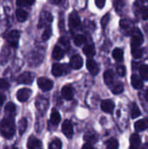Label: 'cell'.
I'll return each instance as SVG.
<instances>
[{"label":"cell","instance_id":"cell-40","mask_svg":"<svg viewBox=\"0 0 148 149\" xmlns=\"http://www.w3.org/2000/svg\"><path fill=\"white\" fill-rule=\"evenodd\" d=\"M117 72L120 77H124L126 75V67L124 65H119L117 67Z\"/></svg>","mask_w":148,"mask_h":149},{"label":"cell","instance_id":"cell-45","mask_svg":"<svg viewBox=\"0 0 148 149\" xmlns=\"http://www.w3.org/2000/svg\"><path fill=\"white\" fill-rule=\"evenodd\" d=\"M5 99H6V98H5V95L3 94V93H0V106H2V105L3 104Z\"/></svg>","mask_w":148,"mask_h":149},{"label":"cell","instance_id":"cell-14","mask_svg":"<svg viewBox=\"0 0 148 149\" xmlns=\"http://www.w3.org/2000/svg\"><path fill=\"white\" fill-rule=\"evenodd\" d=\"M27 148L28 149H43L42 143L39 140H38L34 136H30L27 141Z\"/></svg>","mask_w":148,"mask_h":149},{"label":"cell","instance_id":"cell-37","mask_svg":"<svg viewBox=\"0 0 148 149\" xmlns=\"http://www.w3.org/2000/svg\"><path fill=\"white\" fill-rule=\"evenodd\" d=\"M35 0H17V4L18 6H24V5H31L33 4Z\"/></svg>","mask_w":148,"mask_h":149},{"label":"cell","instance_id":"cell-31","mask_svg":"<svg viewBox=\"0 0 148 149\" xmlns=\"http://www.w3.org/2000/svg\"><path fill=\"white\" fill-rule=\"evenodd\" d=\"M132 54L134 58H140L143 55V52L140 47H132Z\"/></svg>","mask_w":148,"mask_h":149},{"label":"cell","instance_id":"cell-9","mask_svg":"<svg viewBox=\"0 0 148 149\" xmlns=\"http://www.w3.org/2000/svg\"><path fill=\"white\" fill-rule=\"evenodd\" d=\"M66 72L67 71H66V66L65 65H61V64H58V63L53 64L52 68H51V72H52V74L55 77H60L63 74L67 73Z\"/></svg>","mask_w":148,"mask_h":149},{"label":"cell","instance_id":"cell-16","mask_svg":"<svg viewBox=\"0 0 148 149\" xmlns=\"http://www.w3.org/2000/svg\"><path fill=\"white\" fill-rule=\"evenodd\" d=\"M84 139L88 144H94L98 141L99 137L94 131H88L85 134Z\"/></svg>","mask_w":148,"mask_h":149},{"label":"cell","instance_id":"cell-27","mask_svg":"<svg viewBox=\"0 0 148 149\" xmlns=\"http://www.w3.org/2000/svg\"><path fill=\"white\" fill-rule=\"evenodd\" d=\"M140 77L144 80H148V65H142L140 67Z\"/></svg>","mask_w":148,"mask_h":149},{"label":"cell","instance_id":"cell-21","mask_svg":"<svg viewBox=\"0 0 148 149\" xmlns=\"http://www.w3.org/2000/svg\"><path fill=\"white\" fill-rule=\"evenodd\" d=\"M60 120H61V117H60L59 113H58L57 110L53 109V110L51 111V120H50L51 123L52 125L57 126V125L59 124Z\"/></svg>","mask_w":148,"mask_h":149},{"label":"cell","instance_id":"cell-8","mask_svg":"<svg viewBox=\"0 0 148 149\" xmlns=\"http://www.w3.org/2000/svg\"><path fill=\"white\" fill-rule=\"evenodd\" d=\"M62 132L67 138H72L73 134V127L69 120H65L62 124Z\"/></svg>","mask_w":148,"mask_h":149},{"label":"cell","instance_id":"cell-7","mask_svg":"<svg viewBox=\"0 0 148 149\" xmlns=\"http://www.w3.org/2000/svg\"><path fill=\"white\" fill-rule=\"evenodd\" d=\"M31 95V90L29 88H22L17 93V99L20 102H25Z\"/></svg>","mask_w":148,"mask_h":149},{"label":"cell","instance_id":"cell-6","mask_svg":"<svg viewBox=\"0 0 148 149\" xmlns=\"http://www.w3.org/2000/svg\"><path fill=\"white\" fill-rule=\"evenodd\" d=\"M80 25V18L77 12L73 11L69 16V26L71 30H76Z\"/></svg>","mask_w":148,"mask_h":149},{"label":"cell","instance_id":"cell-48","mask_svg":"<svg viewBox=\"0 0 148 149\" xmlns=\"http://www.w3.org/2000/svg\"><path fill=\"white\" fill-rule=\"evenodd\" d=\"M130 149H145V148H140V147H138V148H130Z\"/></svg>","mask_w":148,"mask_h":149},{"label":"cell","instance_id":"cell-11","mask_svg":"<svg viewBox=\"0 0 148 149\" xmlns=\"http://www.w3.org/2000/svg\"><path fill=\"white\" fill-rule=\"evenodd\" d=\"M86 68L90 72V73L92 75H93V76H96L99 73V71L98 64L92 58L87 59V61H86Z\"/></svg>","mask_w":148,"mask_h":149},{"label":"cell","instance_id":"cell-35","mask_svg":"<svg viewBox=\"0 0 148 149\" xmlns=\"http://www.w3.org/2000/svg\"><path fill=\"white\" fill-rule=\"evenodd\" d=\"M16 111V106L12 102H8L5 106V112L7 113H13Z\"/></svg>","mask_w":148,"mask_h":149},{"label":"cell","instance_id":"cell-34","mask_svg":"<svg viewBox=\"0 0 148 149\" xmlns=\"http://www.w3.org/2000/svg\"><path fill=\"white\" fill-rule=\"evenodd\" d=\"M51 32H52L51 28V26H49V25H48V26L46 27V29L44 30V31L43 35H42V39H43L44 41L48 40V39L51 38Z\"/></svg>","mask_w":148,"mask_h":149},{"label":"cell","instance_id":"cell-29","mask_svg":"<svg viewBox=\"0 0 148 149\" xmlns=\"http://www.w3.org/2000/svg\"><path fill=\"white\" fill-rule=\"evenodd\" d=\"M106 148L107 149H118L119 148V142L116 139H110L106 141Z\"/></svg>","mask_w":148,"mask_h":149},{"label":"cell","instance_id":"cell-17","mask_svg":"<svg viewBox=\"0 0 148 149\" xmlns=\"http://www.w3.org/2000/svg\"><path fill=\"white\" fill-rule=\"evenodd\" d=\"M131 83H132V86H133L134 89H141L144 86L143 84V80L140 77H139L138 75L136 74H133L131 78Z\"/></svg>","mask_w":148,"mask_h":149},{"label":"cell","instance_id":"cell-36","mask_svg":"<svg viewBox=\"0 0 148 149\" xmlns=\"http://www.w3.org/2000/svg\"><path fill=\"white\" fill-rule=\"evenodd\" d=\"M113 5L115 10L120 12L122 10L123 7H124V2L122 0H113Z\"/></svg>","mask_w":148,"mask_h":149},{"label":"cell","instance_id":"cell-2","mask_svg":"<svg viewBox=\"0 0 148 149\" xmlns=\"http://www.w3.org/2000/svg\"><path fill=\"white\" fill-rule=\"evenodd\" d=\"M144 41V38L140 31L135 28L132 32V38H131V45L132 47H140Z\"/></svg>","mask_w":148,"mask_h":149},{"label":"cell","instance_id":"cell-50","mask_svg":"<svg viewBox=\"0 0 148 149\" xmlns=\"http://www.w3.org/2000/svg\"><path fill=\"white\" fill-rule=\"evenodd\" d=\"M11 149H17V148H15V147H14V148H11Z\"/></svg>","mask_w":148,"mask_h":149},{"label":"cell","instance_id":"cell-24","mask_svg":"<svg viewBox=\"0 0 148 149\" xmlns=\"http://www.w3.org/2000/svg\"><path fill=\"white\" fill-rule=\"evenodd\" d=\"M113 58L118 61V62H121L123 60V58H124V52H123V50L120 49V48H115L113 52Z\"/></svg>","mask_w":148,"mask_h":149},{"label":"cell","instance_id":"cell-28","mask_svg":"<svg viewBox=\"0 0 148 149\" xmlns=\"http://www.w3.org/2000/svg\"><path fill=\"white\" fill-rule=\"evenodd\" d=\"M27 128V120L25 118H23L19 120V123H18V130H19V134H23L25 130Z\"/></svg>","mask_w":148,"mask_h":149},{"label":"cell","instance_id":"cell-23","mask_svg":"<svg viewBox=\"0 0 148 149\" xmlns=\"http://www.w3.org/2000/svg\"><path fill=\"white\" fill-rule=\"evenodd\" d=\"M83 52L87 56V57H92L95 55L96 51H95V47L92 44L87 45L83 48Z\"/></svg>","mask_w":148,"mask_h":149},{"label":"cell","instance_id":"cell-10","mask_svg":"<svg viewBox=\"0 0 148 149\" xmlns=\"http://www.w3.org/2000/svg\"><path fill=\"white\" fill-rule=\"evenodd\" d=\"M83 65H84V60L81 56L74 55L72 57V58L70 60V65L72 66V68H73L75 70H79L83 66Z\"/></svg>","mask_w":148,"mask_h":149},{"label":"cell","instance_id":"cell-22","mask_svg":"<svg viewBox=\"0 0 148 149\" xmlns=\"http://www.w3.org/2000/svg\"><path fill=\"white\" fill-rule=\"evenodd\" d=\"M140 143H141V140L140 135H138L137 134H133L131 135L130 137V145L131 148H138L140 147Z\"/></svg>","mask_w":148,"mask_h":149},{"label":"cell","instance_id":"cell-47","mask_svg":"<svg viewBox=\"0 0 148 149\" xmlns=\"http://www.w3.org/2000/svg\"><path fill=\"white\" fill-rule=\"evenodd\" d=\"M146 99H147V100L148 101V90L146 91Z\"/></svg>","mask_w":148,"mask_h":149},{"label":"cell","instance_id":"cell-43","mask_svg":"<svg viewBox=\"0 0 148 149\" xmlns=\"http://www.w3.org/2000/svg\"><path fill=\"white\" fill-rule=\"evenodd\" d=\"M95 3H96V5L99 8V9H102L106 3V0H95Z\"/></svg>","mask_w":148,"mask_h":149},{"label":"cell","instance_id":"cell-39","mask_svg":"<svg viewBox=\"0 0 148 149\" xmlns=\"http://www.w3.org/2000/svg\"><path fill=\"white\" fill-rule=\"evenodd\" d=\"M109 21H110V14L109 13H106L102 17V19H101V25H102V27L103 28H106V26L108 24Z\"/></svg>","mask_w":148,"mask_h":149},{"label":"cell","instance_id":"cell-18","mask_svg":"<svg viewBox=\"0 0 148 149\" xmlns=\"http://www.w3.org/2000/svg\"><path fill=\"white\" fill-rule=\"evenodd\" d=\"M134 127H135V130L137 132H142V131L147 130L148 128V120H147V119H142V120H138L135 123Z\"/></svg>","mask_w":148,"mask_h":149},{"label":"cell","instance_id":"cell-25","mask_svg":"<svg viewBox=\"0 0 148 149\" xmlns=\"http://www.w3.org/2000/svg\"><path fill=\"white\" fill-rule=\"evenodd\" d=\"M16 17H17V19L19 22H24L27 19V17H28V13L25 10L19 9L16 12Z\"/></svg>","mask_w":148,"mask_h":149},{"label":"cell","instance_id":"cell-5","mask_svg":"<svg viewBox=\"0 0 148 149\" xmlns=\"http://www.w3.org/2000/svg\"><path fill=\"white\" fill-rule=\"evenodd\" d=\"M6 40L10 45L17 47L18 44V40H19V31L14 30L9 32L8 35L6 36Z\"/></svg>","mask_w":148,"mask_h":149},{"label":"cell","instance_id":"cell-4","mask_svg":"<svg viewBox=\"0 0 148 149\" xmlns=\"http://www.w3.org/2000/svg\"><path fill=\"white\" fill-rule=\"evenodd\" d=\"M38 86L44 92H47L51 90V88L53 87V82L47 78L41 77L38 79Z\"/></svg>","mask_w":148,"mask_h":149},{"label":"cell","instance_id":"cell-44","mask_svg":"<svg viewBox=\"0 0 148 149\" xmlns=\"http://www.w3.org/2000/svg\"><path fill=\"white\" fill-rule=\"evenodd\" d=\"M50 2L53 4H62L65 0H50Z\"/></svg>","mask_w":148,"mask_h":149},{"label":"cell","instance_id":"cell-1","mask_svg":"<svg viewBox=\"0 0 148 149\" xmlns=\"http://www.w3.org/2000/svg\"><path fill=\"white\" fill-rule=\"evenodd\" d=\"M15 122L12 118H5L0 121V134L6 139H11L15 134Z\"/></svg>","mask_w":148,"mask_h":149},{"label":"cell","instance_id":"cell-12","mask_svg":"<svg viewBox=\"0 0 148 149\" xmlns=\"http://www.w3.org/2000/svg\"><path fill=\"white\" fill-rule=\"evenodd\" d=\"M115 107V104L112 100H105L101 102V109L107 113H113Z\"/></svg>","mask_w":148,"mask_h":149},{"label":"cell","instance_id":"cell-32","mask_svg":"<svg viewBox=\"0 0 148 149\" xmlns=\"http://www.w3.org/2000/svg\"><path fill=\"white\" fill-rule=\"evenodd\" d=\"M112 91H113V93L114 94H120V93H121L124 91V85L122 83H120V82L117 83L116 85L113 86Z\"/></svg>","mask_w":148,"mask_h":149},{"label":"cell","instance_id":"cell-41","mask_svg":"<svg viewBox=\"0 0 148 149\" xmlns=\"http://www.w3.org/2000/svg\"><path fill=\"white\" fill-rule=\"evenodd\" d=\"M140 14H141V17H142L144 20H147L148 19V8L147 7H143V8H141Z\"/></svg>","mask_w":148,"mask_h":149},{"label":"cell","instance_id":"cell-38","mask_svg":"<svg viewBox=\"0 0 148 149\" xmlns=\"http://www.w3.org/2000/svg\"><path fill=\"white\" fill-rule=\"evenodd\" d=\"M10 87L9 82L4 79H0V90H8Z\"/></svg>","mask_w":148,"mask_h":149},{"label":"cell","instance_id":"cell-42","mask_svg":"<svg viewBox=\"0 0 148 149\" xmlns=\"http://www.w3.org/2000/svg\"><path fill=\"white\" fill-rule=\"evenodd\" d=\"M59 43L62 44L64 45V47H65L67 49L69 48V40H68L67 38H61L59 39Z\"/></svg>","mask_w":148,"mask_h":149},{"label":"cell","instance_id":"cell-30","mask_svg":"<svg viewBox=\"0 0 148 149\" xmlns=\"http://www.w3.org/2000/svg\"><path fill=\"white\" fill-rule=\"evenodd\" d=\"M62 148V142L59 139H55L53 140L50 145H49V149H61Z\"/></svg>","mask_w":148,"mask_h":149},{"label":"cell","instance_id":"cell-33","mask_svg":"<svg viewBox=\"0 0 148 149\" xmlns=\"http://www.w3.org/2000/svg\"><path fill=\"white\" fill-rule=\"evenodd\" d=\"M85 37L83 36V35H80V34H79V35H76L75 37H74V38H73V42H74V44H75V45H77V46H80V45H82L84 43H85Z\"/></svg>","mask_w":148,"mask_h":149},{"label":"cell","instance_id":"cell-49","mask_svg":"<svg viewBox=\"0 0 148 149\" xmlns=\"http://www.w3.org/2000/svg\"><path fill=\"white\" fill-rule=\"evenodd\" d=\"M146 147H147V148L148 149V142L147 143H146Z\"/></svg>","mask_w":148,"mask_h":149},{"label":"cell","instance_id":"cell-3","mask_svg":"<svg viewBox=\"0 0 148 149\" xmlns=\"http://www.w3.org/2000/svg\"><path fill=\"white\" fill-rule=\"evenodd\" d=\"M35 75L32 72H25L20 74L17 78V83L18 84H24V85H31L34 80Z\"/></svg>","mask_w":148,"mask_h":149},{"label":"cell","instance_id":"cell-19","mask_svg":"<svg viewBox=\"0 0 148 149\" xmlns=\"http://www.w3.org/2000/svg\"><path fill=\"white\" fill-rule=\"evenodd\" d=\"M104 79L107 86H111L114 81V74L112 70H106L104 73Z\"/></svg>","mask_w":148,"mask_h":149},{"label":"cell","instance_id":"cell-13","mask_svg":"<svg viewBox=\"0 0 148 149\" xmlns=\"http://www.w3.org/2000/svg\"><path fill=\"white\" fill-rule=\"evenodd\" d=\"M52 21V16L49 12H42L39 22H38V28H42L47 24H49Z\"/></svg>","mask_w":148,"mask_h":149},{"label":"cell","instance_id":"cell-15","mask_svg":"<svg viewBox=\"0 0 148 149\" xmlns=\"http://www.w3.org/2000/svg\"><path fill=\"white\" fill-rule=\"evenodd\" d=\"M62 96L66 100H71L73 98V87L71 85H66L62 88Z\"/></svg>","mask_w":148,"mask_h":149},{"label":"cell","instance_id":"cell-26","mask_svg":"<svg viewBox=\"0 0 148 149\" xmlns=\"http://www.w3.org/2000/svg\"><path fill=\"white\" fill-rule=\"evenodd\" d=\"M140 114H141V113H140V110L139 109L138 106L135 103H133L132 107H131V117H132V119H136Z\"/></svg>","mask_w":148,"mask_h":149},{"label":"cell","instance_id":"cell-46","mask_svg":"<svg viewBox=\"0 0 148 149\" xmlns=\"http://www.w3.org/2000/svg\"><path fill=\"white\" fill-rule=\"evenodd\" d=\"M81 149H94V148H93V147H92L91 144L86 143V144H85V145L82 147V148Z\"/></svg>","mask_w":148,"mask_h":149},{"label":"cell","instance_id":"cell-20","mask_svg":"<svg viewBox=\"0 0 148 149\" xmlns=\"http://www.w3.org/2000/svg\"><path fill=\"white\" fill-rule=\"evenodd\" d=\"M64 55H65L64 50L58 45H56L52 52V58L56 60H60L64 58Z\"/></svg>","mask_w":148,"mask_h":149}]
</instances>
